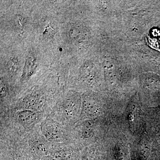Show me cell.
<instances>
[{
	"label": "cell",
	"instance_id": "obj_5",
	"mask_svg": "<svg viewBox=\"0 0 160 160\" xmlns=\"http://www.w3.org/2000/svg\"><path fill=\"white\" fill-rule=\"evenodd\" d=\"M147 44L152 49L158 50L160 52V38L151 37L147 36Z\"/></svg>",
	"mask_w": 160,
	"mask_h": 160
},
{
	"label": "cell",
	"instance_id": "obj_1",
	"mask_svg": "<svg viewBox=\"0 0 160 160\" xmlns=\"http://www.w3.org/2000/svg\"><path fill=\"white\" fill-rule=\"evenodd\" d=\"M42 128L44 135L49 141L60 142L66 139V135L62 127L52 120H46Z\"/></svg>",
	"mask_w": 160,
	"mask_h": 160
},
{
	"label": "cell",
	"instance_id": "obj_3",
	"mask_svg": "<svg viewBox=\"0 0 160 160\" xmlns=\"http://www.w3.org/2000/svg\"><path fill=\"white\" fill-rule=\"evenodd\" d=\"M38 118V115L32 110H25L18 113V118L20 122L25 125H30L34 122Z\"/></svg>",
	"mask_w": 160,
	"mask_h": 160
},
{
	"label": "cell",
	"instance_id": "obj_4",
	"mask_svg": "<svg viewBox=\"0 0 160 160\" xmlns=\"http://www.w3.org/2000/svg\"><path fill=\"white\" fill-rule=\"evenodd\" d=\"M80 128L81 136L83 139H88L93 135V124L91 121L83 123Z\"/></svg>",
	"mask_w": 160,
	"mask_h": 160
},
{
	"label": "cell",
	"instance_id": "obj_2",
	"mask_svg": "<svg viewBox=\"0 0 160 160\" xmlns=\"http://www.w3.org/2000/svg\"><path fill=\"white\" fill-rule=\"evenodd\" d=\"M79 106L73 100L65 101L59 109V112L64 118L67 120L73 119L77 117L79 112Z\"/></svg>",
	"mask_w": 160,
	"mask_h": 160
},
{
	"label": "cell",
	"instance_id": "obj_6",
	"mask_svg": "<svg viewBox=\"0 0 160 160\" xmlns=\"http://www.w3.org/2000/svg\"><path fill=\"white\" fill-rule=\"evenodd\" d=\"M114 150V158L115 160H127L126 152L119 146L118 148H115Z\"/></svg>",
	"mask_w": 160,
	"mask_h": 160
}]
</instances>
